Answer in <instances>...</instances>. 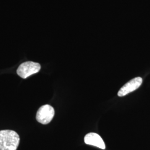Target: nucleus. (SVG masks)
Returning <instances> with one entry per match:
<instances>
[{
  "label": "nucleus",
  "instance_id": "1",
  "mask_svg": "<svg viewBox=\"0 0 150 150\" xmlns=\"http://www.w3.org/2000/svg\"><path fill=\"white\" fill-rule=\"evenodd\" d=\"M20 136L10 129L0 131V150H16L20 144Z\"/></svg>",
  "mask_w": 150,
  "mask_h": 150
},
{
  "label": "nucleus",
  "instance_id": "2",
  "mask_svg": "<svg viewBox=\"0 0 150 150\" xmlns=\"http://www.w3.org/2000/svg\"><path fill=\"white\" fill-rule=\"evenodd\" d=\"M41 70V65L37 62L27 61L20 65L17 70V74L22 79H26L31 75L38 72Z\"/></svg>",
  "mask_w": 150,
  "mask_h": 150
},
{
  "label": "nucleus",
  "instance_id": "3",
  "mask_svg": "<svg viewBox=\"0 0 150 150\" xmlns=\"http://www.w3.org/2000/svg\"><path fill=\"white\" fill-rule=\"evenodd\" d=\"M54 110L53 107L49 105H45L40 107L36 114V120L38 122L47 125L53 119Z\"/></svg>",
  "mask_w": 150,
  "mask_h": 150
},
{
  "label": "nucleus",
  "instance_id": "4",
  "mask_svg": "<svg viewBox=\"0 0 150 150\" xmlns=\"http://www.w3.org/2000/svg\"><path fill=\"white\" fill-rule=\"evenodd\" d=\"M142 83V79L140 77H137L129 81L125 85H124L118 92L119 97H123L127 95L129 93L135 91L140 87Z\"/></svg>",
  "mask_w": 150,
  "mask_h": 150
},
{
  "label": "nucleus",
  "instance_id": "5",
  "mask_svg": "<svg viewBox=\"0 0 150 150\" xmlns=\"http://www.w3.org/2000/svg\"><path fill=\"white\" fill-rule=\"evenodd\" d=\"M84 141L87 145H92L105 150L106 146L103 140L99 134L96 133H89L86 134L84 138Z\"/></svg>",
  "mask_w": 150,
  "mask_h": 150
}]
</instances>
